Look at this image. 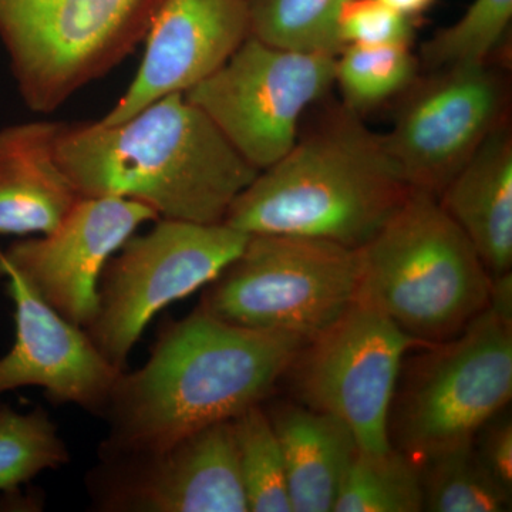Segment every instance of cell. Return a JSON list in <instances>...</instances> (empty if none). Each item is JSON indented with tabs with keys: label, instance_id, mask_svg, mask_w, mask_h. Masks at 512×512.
Listing matches in <instances>:
<instances>
[{
	"label": "cell",
	"instance_id": "obj_1",
	"mask_svg": "<svg viewBox=\"0 0 512 512\" xmlns=\"http://www.w3.org/2000/svg\"><path fill=\"white\" fill-rule=\"evenodd\" d=\"M306 343L231 325L200 306L165 328L150 359L121 372L104 409L101 458L150 453L264 402Z\"/></svg>",
	"mask_w": 512,
	"mask_h": 512
},
{
	"label": "cell",
	"instance_id": "obj_2",
	"mask_svg": "<svg viewBox=\"0 0 512 512\" xmlns=\"http://www.w3.org/2000/svg\"><path fill=\"white\" fill-rule=\"evenodd\" d=\"M56 160L82 198H127L197 224L224 222L259 174L184 93L117 124L62 123Z\"/></svg>",
	"mask_w": 512,
	"mask_h": 512
},
{
	"label": "cell",
	"instance_id": "obj_3",
	"mask_svg": "<svg viewBox=\"0 0 512 512\" xmlns=\"http://www.w3.org/2000/svg\"><path fill=\"white\" fill-rule=\"evenodd\" d=\"M410 191L382 134L342 100L330 101L301 127L291 150L238 195L224 224L248 235L322 239L359 249Z\"/></svg>",
	"mask_w": 512,
	"mask_h": 512
},
{
	"label": "cell",
	"instance_id": "obj_4",
	"mask_svg": "<svg viewBox=\"0 0 512 512\" xmlns=\"http://www.w3.org/2000/svg\"><path fill=\"white\" fill-rule=\"evenodd\" d=\"M490 272L437 198L410 191L400 210L357 249L355 302L421 346L456 338L488 308Z\"/></svg>",
	"mask_w": 512,
	"mask_h": 512
},
{
	"label": "cell",
	"instance_id": "obj_5",
	"mask_svg": "<svg viewBox=\"0 0 512 512\" xmlns=\"http://www.w3.org/2000/svg\"><path fill=\"white\" fill-rule=\"evenodd\" d=\"M163 0H0V42L20 99L59 110L146 39Z\"/></svg>",
	"mask_w": 512,
	"mask_h": 512
},
{
	"label": "cell",
	"instance_id": "obj_6",
	"mask_svg": "<svg viewBox=\"0 0 512 512\" xmlns=\"http://www.w3.org/2000/svg\"><path fill=\"white\" fill-rule=\"evenodd\" d=\"M402 365L389 437L414 461L473 443L512 396V326L485 309L456 338Z\"/></svg>",
	"mask_w": 512,
	"mask_h": 512
},
{
	"label": "cell",
	"instance_id": "obj_7",
	"mask_svg": "<svg viewBox=\"0 0 512 512\" xmlns=\"http://www.w3.org/2000/svg\"><path fill=\"white\" fill-rule=\"evenodd\" d=\"M356 286L357 249L249 235L241 254L204 286L200 308L231 325L308 343L348 311Z\"/></svg>",
	"mask_w": 512,
	"mask_h": 512
},
{
	"label": "cell",
	"instance_id": "obj_8",
	"mask_svg": "<svg viewBox=\"0 0 512 512\" xmlns=\"http://www.w3.org/2000/svg\"><path fill=\"white\" fill-rule=\"evenodd\" d=\"M249 235L220 224L164 220L121 245L99 282V305L84 328L101 355L124 370L150 320L170 303L210 284Z\"/></svg>",
	"mask_w": 512,
	"mask_h": 512
},
{
	"label": "cell",
	"instance_id": "obj_9",
	"mask_svg": "<svg viewBox=\"0 0 512 512\" xmlns=\"http://www.w3.org/2000/svg\"><path fill=\"white\" fill-rule=\"evenodd\" d=\"M335 59L249 36L217 72L184 94L262 171L291 150L303 117L335 86Z\"/></svg>",
	"mask_w": 512,
	"mask_h": 512
},
{
	"label": "cell",
	"instance_id": "obj_10",
	"mask_svg": "<svg viewBox=\"0 0 512 512\" xmlns=\"http://www.w3.org/2000/svg\"><path fill=\"white\" fill-rule=\"evenodd\" d=\"M393 106L384 147L410 190L439 198L488 136L511 119L510 77L497 63L431 70Z\"/></svg>",
	"mask_w": 512,
	"mask_h": 512
},
{
	"label": "cell",
	"instance_id": "obj_11",
	"mask_svg": "<svg viewBox=\"0 0 512 512\" xmlns=\"http://www.w3.org/2000/svg\"><path fill=\"white\" fill-rule=\"evenodd\" d=\"M414 346L421 345L392 320L353 302L299 350L286 375L303 406L343 421L362 450L382 453L392 447L390 407L404 356Z\"/></svg>",
	"mask_w": 512,
	"mask_h": 512
},
{
	"label": "cell",
	"instance_id": "obj_12",
	"mask_svg": "<svg viewBox=\"0 0 512 512\" xmlns=\"http://www.w3.org/2000/svg\"><path fill=\"white\" fill-rule=\"evenodd\" d=\"M101 460L90 481L100 510L249 512L232 421L161 450Z\"/></svg>",
	"mask_w": 512,
	"mask_h": 512
},
{
	"label": "cell",
	"instance_id": "obj_13",
	"mask_svg": "<svg viewBox=\"0 0 512 512\" xmlns=\"http://www.w3.org/2000/svg\"><path fill=\"white\" fill-rule=\"evenodd\" d=\"M157 220L147 205L127 198H80L52 231L0 252V276L18 275L50 308L84 329L96 315L104 266L138 227Z\"/></svg>",
	"mask_w": 512,
	"mask_h": 512
},
{
	"label": "cell",
	"instance_id": "obj_14",
	"mask_svg": "<svg viewBox=\"0 0 512 512\" xmlns=\"http://www.w3.org/2000/svg\"><path fill=\"white\" fill-rule=\"evenodd\" d=\"M249 36L245 0H163L133 82L100 123H120L154 101L187 93L227 63Z\"/></svg>",
	"mask_w": 512,
	"mask_h": 512
},
{
	"label": "cell",
	"instance_id": "obj_15",
	"mask_svg": "<svg viewBox=\"0 0 512 512\" xmlns=\"http://www.w3.org/2000/svg\"><path fill=\"white\" fill-rule=\"evenodd\" d=\"M8 279L15 303L16 339L0 357V394L37 386L57 404L103 414L123 370L101 355L83 328L50 308L18 275Z\"/></svg>",
	"mask_w": 512,
	"mask_h": 512
},
{
	"label": "cell",
	"instance_id": "obj_16",
	"mask_svg": "<svg viewBox=\"0 0 512 512\" xmlns=\"http://www.w3.org/2000/svg\"><path fill=\"white\" fill-rule=\"evenodd\" d=\"M60 127L43 120L0 128V237L47 234L82 198L56 160Z\"/></svg>",
	"mask_w": 512,
	"mask_h": 512
},
{
	"label": "cell",
	"instance_id": "obj_17",
	"mask_svg": "<svg viewBox=\"0 0 512 512\" xmlns=\"http://www.w3.org/2000/svg\"><path fill=\"white\" fill-rule=\"evenodd\" d=\"M437 201L466 234L491 276L511 271V119L488 136Z\"/></svg>",
	"mask_w": 512,
	"mask_h": 512
},
{
	"label": "cell",
	"instance_id": "obj_18",
	"mask_svg": "<svg viewBox=\"0 0 512 512\" xmlns=\"http://www.w3.org/2000/svg\"><path fill=\"white\" fill-rule=\"evenodd\" d=\"M266 414L284 454L292 512H332L359 448L352 431L303 404L279 402Z\"/></svg>",
	"mask_w": 512,
	"mask_h": 512
},
{
	"label": "cell",
	"instance_id": "obj_19",
	"mask_svg": "<svg viewBox=\"0 0 512 512\" xmlns=\"http://www.w3.org/2000/svg\"><path fill=\"white\" fill-rule=\"evenodd\" d=\"M424 511L420 466L394 446L382 453L357 448L333 512Z\"/></svg>",
	"mask_w": 512,
	"mask_h": 512
},
{
	"label": "cell",
	"instance_id": "obj_20",
	"mask_svg": "<svg viewBox=\"0 0 512 512\" xmlns=\"http://www.w3.org/2000/svg\"><path fill=\"white\" fill-rule=\"evenodd\" d=\"M424 511L503 512L511 494L497 484L481 463L473 443L421 460Z\"/></svg>",
	"mask_w": 512,
	"mask_h": 512
},
{
	"label": "cell",
	"instance_id": "obj_21",
	"mask_svg": "<svg viewBox=\"0 0 512 512\" xmlns=\"http://www.w3.org/2000/svg\"><path fill=\"white\" fill-rule=\"evenodd\" d=\"M412 46H345L335 59V84L342 101L362 114L393 104L419 77Z\"/></svg>",
	"mask_w": 512,
	"mask_h": 512
},
{
	"label": "cell",
	"instance_id": "obj_22",
	"mask_svg": "<svg viewBox=\"0 0 512 512\" xmlns=\"http://www.w3.org/2000/svg\"><path fill=\"white\" fill-rule=\"evenodd\" d=\"M348 0H245L251 36L268 45L338 56L340 10Z\"/></svg>",
	"mask_w": 512,
	"mask_h": 512
},
{
	"label": "cell",
	"instance_id": "obj_23",
	"mask_svg": "<svg viewBox=\"0 0 512 512\" xmlns=\"http://www.w3.org/2000/svg\"><path fill=\"white\" fill-rule=\"evenodd\" d=\"M248 511L292 512L281 444L261 404L232 419Z\"/></svg>",
	"mask_w": 512,
	"mask_h": 512
},
{
	"label": "cell",
	"instance_id": "obj_24",
	"mask_svg": "<svg viewBox=\"0 0 512 512\" xmlns=\"http://www.w3.org/2000/svg\"><path fill=\"white\" fill-rule=\"evenodd\" d=\"M512 0H473L453 25L441 28L420 47L424 72L494 63L511 29Z\"/></svg>",
	"mask_w": 512,
	"mask_h": 512
},
{
	"label": "cell",
	"instance_id": "obj_25",
	"mask_svg": "<svg viewBox=\"0 0 512 512\" xmlns=\"http://www.w3.org/2000/svg\"><path fill=\"white\" fill-rule=\"evenodd\" d=\"M69 461L56 424L42 407L29 413L0 404V491L13 494L45 470Z\"/></svg>",
	"mask_w": 512,
	"mask_h": 512
},
{
	"label": "cell",
	"instance_id": "obj_26",
	"mask_svg": "<svg viewBox=\"0 0 512 512\" xmlns=\"http://www.w3.org/2000/svg\"><path fill=\"white\" fill-rule=\"evenodd\" d=\"M417 20L407 18L380 0H348L340 10L342 46H412Z\"/></svg>",
	"mask_w": 512,
	"mask_h": 512
},
{
	"label": "cell",
	"instance_id": "obj_27",
	"mask_svg": "<svg viewBox=\"0 0 512 512\" xmlns=\"http://www.w3.org/2000/svg\"><path fill=\"white\" fill-rule=\"evenodd\" d=\"M503 412L481 427L474 448L491 477L512 495V421L510 414Z\"/></svg>",
	"mask_w": 512,
	"mask_h": 512
},
{
	"label": "cell",
	"instance_id": "obj_28",
	"mask_svg": "<svg viewBox=\"0 0 512 512\" xmlns=\"http://www.w3.org/2000/svg\"><path fill=\"white\" fill-rule=\"evenodd\" d=\"M488 309L503 320L505 325L512 326V275L510 272L491 278Z\"/></svg>",
	"mask_w": 512,
	"mask_h": 512
},
{
	"label": "cell",
	"instance_id": "obj_29",
	"mask_svg": "<svg viewBox=\"0 0 512 512\" xmlns=\"http://www.w3.org/2000/svg\"><path fill=\"white\" fill-rule=\"evenodd\" d=\"M380 2L407 18L419 20L420 16L433 8L437 0H380Z\"/></svg>",
	"mask_w": 512,
	"mask_h": 512
}]
</instances>
